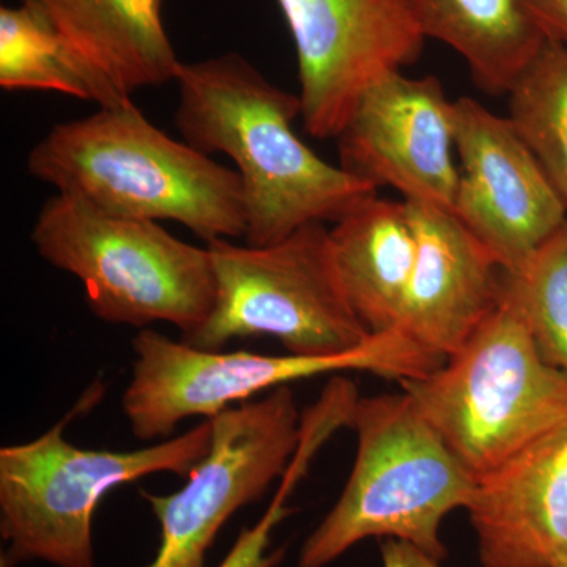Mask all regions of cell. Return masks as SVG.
Masks as SVG:
<instances>
[{
  "label": "cell",
  "instance_id": "obj_4",
  "mask_svg": "<svg viewBox=\"0 0 567 567\" xmlns=\"http://www.w3.org/2000/svg\"><path fill=\"white\" fill-rule=\"evenodd\" d=\"M399 383L476 480L567 420V377L544 360L505 281L445 364Z\"/></svg>",
  "mask_w": 567,
  "mask_h": 567
},
{
  "label": "cell",
  "instance_id": "obj_12",
  "mask_svg": "<svg viewBox=\"0 0 567 567\" xmlns=\"http://www.w3.org/2000/svg\"><path fill=\"white\" fill-rule=\"evenodd\" d=\"M454 215L514 274L567 221V205L507 117L456 102Z\"/></svg>",
  "mask_w": 567,
  "mask_h": 567
},
{
  "label": "cell",
  "instance_id": "obj_8",
  "mask_svg": "<svg viewBox=\"0 0 567 567\" xmlns=\"http://www.w3.org/2000/svg\"><path fill=\"white\" fill-rule=\"evenodd\" d=\"M216 297L203 327L182 341L223 350L235 339L271 336L287 353L342 354L371 331L347 300L323 223L300 227L267 246L230 240L207 245Z\"/></svg>",
  "mask_w": 567,
  "mask_h": 567
},
{
  "label": "cell",
  "instance_id": "obj_22",
  "mask_svg": "<svg viewBox=\"0 0 567 567\" xmlns=\"http://www.w3.org/2000/svg\"><path fill=\"white\" fill-rule=\"evenodd\" d=\"M548 41L567 48V0H520Z\"/></svg>",
  "mask_w": 567,
  "mask_h": 567
},
{
  "label": "cell",
  "instance_id": "obj_9",
  "mask_svg": "<svg viewBox=\"0 0 567 567\" xmlns=\"http://www.w3.org/2000/svg\"><path fill=\"white\" fill-rule=\"evenodd\" d=\"M208 421L210 447L185 486L169 495L141 494L162 528L158 551L147 567H205V555L226 522L267 494L300 445L301 415L289 386Z\"/></svg>",
  "mask_w": 567,
  "mask_h": 567
},
{
  "label": "cell",
  "instance_id": "obj_6",
  "mask_svg": "<svg viewBox=\"0 0 567 567\" xmlns=\"http://www.w3.org/2000/svg\"><path fill=\"white\" fill-rule=\"evenodd\" d=\"M69 416L39 439L0 450V535L9 544L0 559L9 566L40 559L95 567L92 525L103 496L156 473L188 476L212 442L205 420L141 450H84L63 435Z\"/></svg>",
  "mask_w": 567,
  "mask_h": 567
},
{
  "label": "cell",
  "instance_id": "obj_7",
  "mask_svg": "<svg viewBox=\"0 0 567 567\" xmlns=\"http://www.w3.org/2000/svg\"><path fill=\"white\" fill-rule=\"evenodd\" d=\"M132 347L136 360L122 410L133 435L144 442L167 439L189 417L210 420L297 380L364 371L402 382L445 363L399 327L369 334L350 352L327 357L203 350L151 328L134 336Z\"/></svg>",
  "mask_w": 567,
  "mask_h": 567
},
{
  "label": "cell",
  "instance_id": "obj_14",
  "mask_svg": "<svg viewBox=\"0 0 567 567\" xmlns=\"http://www.w3.org/2000/svg\"><path fill=\"white\" fill-rule=\"evenodd\" d=\"M466 511L484 567H567V420L477 477Z\"/></svg>",
  "mask_w": 567,
  "mask_h": 567
},
{
  "label": "cell",
  "instance_id": "obj_16",
  "mask_svg": "<svg viewBox=\"0 0 567 567\" xmlns=\"http://www.w3.org/2000/svg\"><path fill=\"white\" fill-rule=\"evenodd\" d=\"M334 224L331 251L354 315L371 333L398 328L416 259L409 205L372 196Z\"/></svg>",
  "mask_w": 567,
  "mask_h": 567
},
{
  "label": "cell",
  "instance_id": "obj_13",
  "mask_svg": "<svg viewBox=\"0 0 567 567\" xmlns=\"http://www.w3.org/2000/svg\"><path fill=\"white\" fill-rule=\"evenodd\" d=\"M406 205L416 259L399 328L446 361L498 306L505 270L453 210Z\"/></svg>",
  "mask_w": 567,
  "mask_h": 567
},
{
  "label": "cell",
  "instance_id": "obj_23",
  "mask_svg": "<svg viewBox=\"0 0 567 567\" xmlns=\"http://www.w3.org/2000/svg\"><path fill=\"white\" fill-rule=\"evenodd\" d=\"M383 558H385V567H439L434 559L425 557L416 548L406 546L404 543H395V540H391L386 547H383Z\"/></svg>",
  "mask_w": 567,
  "mask_h": 567
},
{
  "label": "cell",
  "instance_id": "obj_18",
  "mask_svg": "<svg viewBox=\"0 0 567 567\" xmlns=\"http://www.w3.org/2000/svg\"><path fill=\"white\" fill-rule=\"evenodd\" d=\"M0 87L50 91L112 110L133 103L99 71L82 62L28 3L0 9Z\"/></svg>",
  "mask_w": 567,
  "mask_h": 567
},
{
  "label": "cell",
  "instance_id": "obj_5",
  "mask_svg": "<svg viewBox=\"0 0 567 567\" xmlns=\"http://www.w3.org/2000/svg\"><path fill=\"white\" fill-rule=\"evenodd\" d=\"M37 252L80 279L93 315L107 323L174 324L188 338L203 327L216 297L208 249L155 221L118 218L55 194L33 224Z\"/></svg>",
  "mask_w": 567,
  "mask_h": 567
},
{
  "label": "cell",
  "instance_id": "obj_11",
  "mask_svg": "<svg viewBox=\"0 0 567 567\" xmlns=\"http://www.w3.org/2000/svg\"><path fill=\"white\" fill-rule=\"evenodd\" d=\"M341 167L390 186L406 203L453 210L461 171L456 162V102L435 76L388 74L361 96L336 137Z\"/></svg>",
  "mask_w": 567,
  "mask_h": 567
},
{
  "label": "cell",
  "instance_id": "obj_10",
  "mask_svg": "<svg viewBox=\"0 0 567 567\" xmlns=\"http://www.w3.org/2000/svg\"><path fill=\"white\" fill-rule=\"evenodd\" d=\"M297 52L301 117L336 140L363 93L424 50L420 0H278Z\"/></svg>",
  "mask_w": 567,
  "mask_h": 567
},
{
  "label": "cell",
  "instance_id": "obj_17",
  "mask_svg": "<svg viewBox=\"0 0 567 567\" xmlns=\"http://www.w3.org/2000/svg\"><path fill=\"white\" fill-rule=\"evenodd\" d=\"M425 39L464 59L480 91L507 95L547 39L520 0H420Z\"/></svg>",
  "mask_w": 567,
  "mask_h": 567
},
{
  "label": "cell",
  "instance_id": "obj_20",
  "mask_svg": "<svg viewBox=\"0 0 567 567\" xmlns=\"http://www.w3.org/2000/svg\"><path fill=\"white\" fill-rule=\"evenodd\" d=\"M505 287L544 360L567 377V221L524 267L505 271Z\"/></svg>",
  "mask_w": 567,
  "mask_h": 567
},
{
  "label": "cell",
  "instance_id": "obj_19",
  "mask_svg": "<svg viewBox=\"0 0 567 567\" xmlns=\"http://www.w3.org/2000/svg\"><path fill=\"white\" fill-rule=\"evenodd\" d=\"M506 96L507 121L567 205V48L547 41Z\"/></svg>",
  "mask_w": 567,
  "mask_h": 567
},
{
  "label": "cell",
  "instance_id": "obj_15",
  "mask_svg": "<svg viewBox=\"0 0 567 567\" xmlns=\"http://www.w3.org/2000/svg\"><path fill=\"white\" fill-rule=\"evenodd\" d=\"M39 11L82 62L118 91L175 81L182 61L164 29L162 0H21Z\"/></svg>",
  "mask_w": 567,
  "mask_h": 567
},
{
  "label": "cell",
  "instance_id": "obj_3",
  "mask_svg": "<svg viewBox=\"0 0 567 567\" xmlns=\"http://www.w3.org/2000/svg\"><path fill=\"white\" fill-rule=\"evenodd\" d=\"M350 427L358 450L344 491L301 548L297 567H324L368 537H391L440 561L443 518L468 506L476 476L415 402L401 394L358 398Z\"/></svg>",
  "mask_w": 567,
  "mask_h": 567
},
{
  "label": "cell",
  "instance_id": "obj_1",
  "mask_svg": "<svg viewBox=\"0 0 567 567\" xmlns=\"http://www.w3.org/2000/svg\"><path fill=\"white\" fill-rule=\"evenodd\" d=\"M175 82L183 141L237 164L246 245H274L308 224L341 221L377 196L372 183L324 162L300 140L293 132L300 95L271 84L244 55L182 62Z\"/></svg>",
  "mask_w": 567,
  "mask_h": 567
},
{
  "label": "cell",
  "instance_id": "obj_24",
  "mask_svg": "<svg viewBox=\"0 0 567 567\" xmlns=\"http://www.w3.org/2000/svg\"><path fill=\"white\" fill-rule=\"evenodd\" d=\"M0 567H9V565L3 559H0Z\"/></svg>",
  "mask_w": 567,
  "mask_h": 567
},
{
  "label": "cell",
  "instance_id": "obj_21",
  "mask_svg": "<svg viewBox=\"0 0 567 567\" xmlns=\"http://www.w3.org/2000/svg\"><path fill=\"white\" fill-rule=\"evenodd\" d=\"M327 443V436L316 429H305L301 432L300 445L295 451L292 461L281 477L278 491L271 505L265 511L260 520L251 528L241 529L240 536L235 540L227 557L218 567H276L281 561L284 550L268 554L270 537L274 529L292 513L287 502L295 486L305 476L306 470L311 465L312 458L320 447Z\"/></svg>",
  "mask_w": 567,
  "mask_h": 567
},
{
  "label": "cell",
  "instance_id": "obj_2",
  "mask_svg": "<svg viewBox=\"0 0 567 567\" xmlns=\"http://www.w3.org/2000/svg\"><path fill=\"white\" fill-rule=\"evenodd\" d=\"M28 169L106 215L181 223L207 244L245 238L240 174L167 136L134 103L52 126Z\"/></svg>",
  "mask_w": 567,
  "mask_h": 567
}]
</instances>
